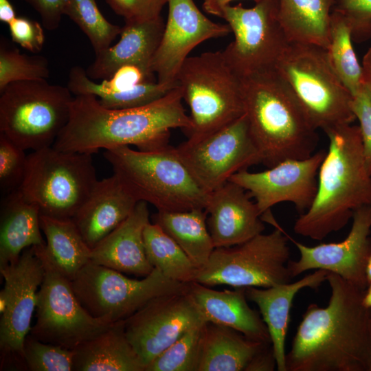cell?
<instances>
[{"mask_svg": "<svg viewBox=\"0 0 371 371\" xmlns=\"http://www.w3.org/2000/svg\"><path fill=\"white\" fill-rule=\"evenodd\" d=\"M331 295L325 307L311 304L302 315L286 371H371V308L364 291L328 272Z\"/></svg>", "mask_w": 371, "mask_h": 371, "instance_id": "6da1fadb", "label": "cell"}, {"mask_svg": "<svg viewBox=\"0 0 371 371\" xmlns=\"http://www.w3.org/2000/svg\"><path fill=\"white\" fill-rule=\"evenodd\" d=\"M178 85L161 98L144 106L108 109L91 95H75L69 122L53 147L57 150L93 154L100 149L135 146L153 151L169 146L170 130L191 128Z\"/></svg>", "mask_w": 371, "mask_h": 371, "instance_id": "7a4b0ae2", "label": "cell"}, {"mask_svg": "<svg viewBox=\"0 0 371 371\" xmlns=\"http://www.w3.org/2000/svg\"><path fill=\"white\" fill-rule=\"evenodd\" d=\"M326 134L328 148L318 171L316 196L293 227L295 233L317 240L344 227L356 209L371 206V176L359 126L346 124Z\"/></svg>", "mask_w": 371, "mask_h": 371, "instance_id": "3957f363", "label": "cell"}, {"mask_svg": "<svg viewBox=\"0 0 371 371\" xmlns=\"http://www.w3.org/2000/svg\"><path fill=\"white\" fill-rule=\"evenodd\" d=\"M241 80L245 113L261 164L268 168L315 153L317 130L276 69Z\"/></svg>", "mask_w": 371, "mask_h": 371, "instance_id": "277c9868", "label": "cell"}, {"mask_svg": "<svg viewBox=\"0 0 371 371\" xmlns=\"http://www.w3.org/2000/svg\"><path fill=\"white\" fill-rule=\"evenodd\" d=\"M104 156L136 199L157 211L205 210L208 204L210 193L196 181L175 147L142 151L124 146L105 150Z\"/></svg>", "mask_w": 371, "mask_h": 371, "instance_id": "5b68a950", "label": "cell"}, {"mask_svg": "<svg viewBox=\"0 0 371 371\" xmlns=\"http://www.w3.org/2000/svg\"><path fill=\"white\" fill-rule=\"evenodd\" d=\"M275 69L316 130L326 133L356 119L352 96L333 69L324 48L290 43Z\"/></svg>", "mask_w": 371, "mask_h": 371, "instance_id": "8992f818", "label": "cell"}, {"mask_svg": "<svg viewBox=\"0 0 371 371\" xmlns=\"http://www.w3.org/2000/svg\"><path fill=\"white\" fill-rule=\"evenodd\" d=\"M183 100L190 109L187 141L196 142L243 116L242 80L225 61L222 51L188 56L177 75Z\"/></svg>", "mask_w": 371, "mask_h": 371, "instance_id": "52a82bcc", "label": "cell"}, {"mask_svg": "<svg viewBox=\"0 0 371 371\" xmlns=\"http://www.w3.org/2000/svg\"><path fill=\"white\" fill-rule=\"evenodd\" d=\"M72 95L47 80L8 84L0 90V133L25 150L52 146L69 122Z\"/></svg>", "mask_w": 371, "mask_h": 371, "instance_id": "ba28073f", "label": "cell"}, {"mask_svg": "<svg viewBox=\"0 0 371 371\" xmlns=\"http://www.w3.org/2000/svg\"><path fill=\"white\" fill-rule=\"evenodd\" d=\"M98 181L92 154L50 146L27 155L26 173L20 190L38 207L41 215L71 220Z\"/></svg>", "mask_w": 371, "mask_h": 371, "instance_id": "9c48e42d", "label": "cell"}, {"mask_svg": "<svg viewBox=\"0 0 371 371\" xmlns=\"http://www.w3.org/2000/svg\"><path fill=\"white\" fill-rule=\"evenodd\" d=\"M269 234H260L229 247L215 248L195 282L208 286L268 288L291 282L290 236L277 223Z\"/></svg>", "mask_w": 371, "mask_h": 371, "instance_id": "30bf717a", "label": "cell"}, {"mask_svg": "<svg viewBox=\"0 0 371 371\" xmlns=\"http://www.w3.org/2000/svg\"><path fill=\"white\" fill-rule=\"evenodd\" d=\"M189 284L172 280L157 269L141 280L132 279L92 261L71 280L87 311L110 324L126 320L156 297L188 289Z\"/></svg>", "mask_w": 371, "mask_h": 371, "instance_id": "8fae6325", "label": "cell"}, {"mask_svg": "<svg viewBox=\"0 0 371 371\" xmlns=\"http://www.w3.org/2000/svg\"><path fill=\"white\" fill-rule=\"evenodd\" d=\"M234 39L222 51L241 79L276 69L290 41L279 19L278 0H260L250 8L230 4L223 10Z\"/></svg>", "mask_w": 371, "mask_h": 371, "instance_id": "7c38bea8", "label": "cell"}, {"mask_svg": "<svg viewBox=\"0 0 371 371\" xmlns=\"http://www.w3.org/2000/svg\"><path fill=\"white\" fill-rule=\"evenodd\" d=\"M45 245L35 246L45 273L37 293L36 321L29 334L43 342L74 350L111 324L95 319L82 306L71 281L45 256Z\"/></svg>", "mask_w": 371, "mask_h": 371, "instance_id": "4fadbf2b", "label": "cell"}, {"mask_svg": "<svg viewBox=\"0 0 371 371\" xmlns=\"http://www.w3.org/2000/svg\"><path fill=\"white\" fill-rule=\"evenodd\" d=\"M0 272L5 282L0 292V370H26L23 346L44 278L43 263L32 246Z\"/></svg>", "mask_w": 371, "mask_h": 371, "instance_id": "5bb4252c", "label": "cell"}, {"mask_svg": "<svg viewBox=\"0 0 371 371\" xmlns=\"http://www.w3.org/2000/svg\"><path fill=\"white\" fill-rule=\"evenodd\" d=\"M175 148L196 181L210 193L236 172L261 164L245 113L207 137Z\"/></svg>", "mask_w": 371, "mask_h": 371, "instance_id": "9a60e30c", "label": "cell"}, {"mask_svg": "<svg viewBox=\"0 0 371 371\" xmlns=\"http://www.w3.org/2000/svg\"><path fill=\"white\" fill-rule=\"evenodd\" d=\"M206 322L188 289L156 297L123 321L126 335L146 366L200 323Z\"/></svg>", "mask_w": 371, "mask_h": 371, "instance_id": "2e32d148", "label": "cell"}, {"mask_svg": "<svg viewBox=\"0 0 371 371\" xmlns=\"http://www.w3.org/2000/svg\"><path fill=\"white\" fill-rule=\"evenodd\" d=\"M326 150L322 149L302 159H287L262 172L247 169L232 176L236 183L254 198L261 216L271 207L292 203L300 214L312 205L317 190L318 171Z\"/></svg>", "mask_w": 371, "mask_h": 371, "instance_id": "e0dca14e", "label": "cell"}, {"mask_svg": "<svg viewBox=\"0 0 371 371\" xmlns=\"http://www.w3.org/2000/svg\"><path fill=\"white\" fill-rule=\"evenodd\" d=\"M352 218L348 236L338 243L309 247L290 237L300 252L297 260H289L288 263L291 277L311 269H323L365 291L368 285L366 268L371 251V206L356 209Z\"/></svg>", "mask_w": 371, "mask_h": 371, "instance_id": "ac0fdd59", "label": "cell"}, {"mask_svg": "<svg viewBox=\"0 0 371 371\" xmlns=\"http://www.w3.org/2000/svg\"><path fill=\"white\" fill-rule=\"evenodd\" d=\"M168 14L151 69L161 84L177 83L178 73L189 53L203 41L228 35V24L204 15L194 0H168Z\"/></svg>", "mask_w": 371, "mask_h": 371, "instance_id": "d6986e66", "label": "cell"}, {"mask_svg": "<svg viewBox=\"0 0 371 371\" xmlns=\"http://www.w3.org/2000/svg\"><path fill=\"white\" fill-rule=\"evenodd\" d=\"M251 197L229 180L210 193L205 210L215 248L240 245L263 232L265 224Z\"/></svg>", "mask_w": 371, "mask_h": 371, "instance_id": "ffe728a7", "label": "cell"}, {"mask_svg": "<svg viewBox=\"0 0 371 371\" xmlns=\"http://www.w3.org/2000/svg\"><path fill=\"white\" fill-rule=\"evenodd\" d=\"M164 27L161 16L142 21H126L119 41L95 54V60L86 69L87 76L93 80L109 79L117 69L128 65L155 75L151 62Z\"/></svg>", "mask_w": 371, "mask_h": 371, "instance_id": "44dd1931", "label": "cell"}, {"mask_svg": "<svg viewBox=\"0 0 371 371\" xmlns=\"http://www.w3.org/2000/svg\"><path fill=\"white\" fill-rule=\"evenodd\" d=\"M138 202L113 174L98 181L71 220L92 249L129 216Z\"/></svg>", "mask_w": 371, "mask_h": 371, "instance_id": "7402d4cb", "label": "cell"}, {"mask_svg": "<svg viewBox=\"0 0 371 371\" xmlns=\"http://www.w3.org/2000/svg\"><path fill=\"white\" fill-rule=\"evenodd\" d=\"M148 204L139 201L129 216L91 249V261L137 277L151 273L155 268L144 243V230L150 223Z\"/></svg>", "mask_w": 371, "mask_h": 371, "instance_id": "603a6c76", "label": "cell"}, {"mask_svg": "<svg viewBox=\"0 0 371 371\" xmlns=\"http://www.w3.org/2000/svg\"><path fill=\"white\" fill-rule=\"evenodd\" d=\"M214 290L196 282L189 292L205 320L234 329L249 339L271 344L267 327L259 313L247 302L245 288Z\"/></svg>", "mask_w": 371, "mask_h": 371, "instance_id": "cb8c5ba5", "label": "cell"}, {"mask_svg": "<svg viewBox=\"0 0 371 371\" xmlns=\"http://www.w3.org/2000/svg\"><path fill=\"white\" fill-rule=\"evenodd\" d=\"M328 272L317 269L294 282L262 289L245 288L247 300L258 306L267 327L278 371H286L285 342L290 322V312L295 295L304 288L317 289L326 281Z\"/></svg>", "mask_w": 371, "mask_h": 371, "instance_id": "d4e9b609", "label": "cell"}, {"mask_svg": "<svg viewBox=\"0 0 371 371\" xmlns=\"http://www.w3.org/2000/svg\"><path fill=\"white\" fill-rule=\"evenodd\" d=\"M38 207L21 190L3 195L0 208V268L15 262L32 246L45 244Z\"/></svg>", "mask_w": 371, "mask_h": 371, "instance_id": "484cf974", "label": "cell"}, {"mask_svg": "<svg viewBox=\"0 0 371 371\" xmlns=\"http://www.w3.org/2000/svg\"><path fill=\"white\" fill-rule=\"evenodd\" d=\"M270 344L249 339L231 328L205 322L196 371H246L254 357Z\"/></svg>", "mask_w": 371, "mask_h": 371, "instance_id": "4316f807", "label": "cell"}, {"mask_svg": "<svg viewBox=\"0 0 371 371\" xmlns=\"http://www.w3.org/2000/svg\"><path fill=\"white\" fill-rule=\"evenodd\" d=\"M74 351L73 371H145L126 335L123 321L111 324Z\"/></svg>", "mask_w": 371, "mask_h": 371, "instance_id": "83f0119b", "label": "cell"}, {"mask_svg": "<svg viewBox=\"0 0 371 371\" xmlns=\"http://www.w3.org/2000/svg\"><path fill=\"white\" fill-rule=\"evenodd\" d=\"M337 0H278L279 19L290 43L327 49L330 16Z\"/></svg>", "mask_w": 371, "mask_h": 371, "instance_id": "f1b7e54d", "label": "cell"}, {"mask_svg": "<svg viewBox=\"0 0 371 371\" xmlns=\"http://www.w3.org/2000/svg\"><path fill=\"white\" fill-rule=\"evenodd\" d=\"M207 216L205 209L177 212L157 211L153 216V223L179 245L199 270L207 263L215 249Z\"/></svg>", "mask_w": 371, "mask_h": 371, "instance_id": "f546056e", "label": "cell"}, {"mask_svg": "<svg viewBox=\"0 0 371 371\" xmlns=\"http://www.w3.org/2000/svg\"><path fill=\"white\" fill-rule=\"evenodd\" d=\"M41 227L46 240L43 249L53 265L71 281L91 261V249L72 220L41 215Z\"/></svg>", "mask_w": 371, "mask_h": 371, "instance_id": "4dcf8cb0", "label": "cell"}, {"mask_svg": "<svg viewBox=\"0 0 371 371\" xmlns=\"http://www.w3.org/2000/svg\"><path fill=\"white\" fill-rule=\"evenodd\" d=\"M144 243L148 260L155 269L177 282H195L199 269L160 226L148 223L144 230Z\"/></svg>", "mask_w": 371, "mask_h": 371, "instance_id": "1f68e13d", "label": "cell"}, {"mask_svg": "<svg viewBox=\"0 0 371 371\" xmlns=\"http://www.w3.org/2000/svg\"><path fill=\"white\" fill-rule=\"evenodd\" d=\"M352 41L351 28L346 17L341 12L333 9L326 52L337 76L354 96L363 89V75Z\"/></svg>", "mask_w": 371, "mask_h": 371, "instance_id": "d6a6232c", "label": "cell"}, {"mask_svg": "<svg viewBox=\"0 0 371 371\" xmlns=\"http://www.w3.org/2000/svg\"><path fill=\"white\" fill-rule=\"evenodd\" d=\"M63 15L67 16L87 36L95 54L111 46L122 28L101 13L96 0H65Z\"/></svg>", "mask_w": 371, "mask_h": 371, "instance_id": "836d02e7", "label": "cell"}, {"mask_svg": "<svg viewBox=\"0 0 371 371\" xmlns=\"http://www.w3.org/2000/svg\"><path fill=\"white\" fill-rule=\"evenodd\" d=\"M49 76V65L46 57L22 54L3 36L1 37L0 90L13 82L47 80Z\"/></svg>", "mask_w": 371, "mask_h": 371, "instance_id": "e575fe53", "label": "cell"}, {"mask_svg": "<svg viewBox=\"0 0 371 371\" xmlns=\"http://www.w3.org/2000/svg\"><path fill=\"white\" fill-rule=\"evenodd\" d=\"M205 322L189 330L164 350L146 366L145 371H196Z\"/></svg>", "mask_w": 371, "mask_h": 371, "instance_id": "d590c367", "label": "cell"}, {"mask_svg": "<svg viewBox=\"0 0 371 371\" xmlns=\"http://www.w3.org/2000/svg\"><path fill=\"white\" fill-rule=\"evenodd\" d=\"M25 370L73 371L74 350L43 342L28 334L23 342Z\"/></svg>", "mask_w": 371, "mask_h": 371, "instance_id": "8d00e7d4", "label": "cell"}, {"mask_svg": "<svg viewBox=\"0 0 371 371\" xmlns=\"http://www.w3.org/2000/svg\"><path fill=\"white\" fill-rule=\"evenodd\" d=\"M25 151L0 133V189L3 195L20 189L27 166Z\"/></svg>", "mask_w": 371, "mask_h": 371, "instance_id": "74e56055", "label": "cell"}, {"mask_svg": "<svg viewBox=\"0 0 371 371\" xmlns=\"http://www.w3.org/2000/svg\"><path fill=\"white\" fill-rule=\"evenodd\" d=\"M333 9L346 17L355 42L371 38V0H337Z\"/></svg>", "mask_w": 371, "mask_h": 371, "instance_id": "f35d334b", "label": "cell"}, {"mask_svg": "<svg viewBox=\"0 0 371 371\" xmlns=\"http://www.w3.org/2000/svg\"><path fill=\"white\" fill-rule=\"evenodd\" d=\"M106 3L126 21H142L161 16L168 0H106Z\"/></svg>", "mask_w": 371, "mask_h": 371, "instance_id": "ab89813d", "label": "cell"}, {"mask_svg": "<svg viewBox=\"0 0 371 371\" xmlns=\"http://www.w3.org/2000/svg\"><path fill=\"white\" fill-rule=\"evenodd\" d=\"M14 43L32 53H39L45 43L43 26L38 21L24 16H16L8 24Z\"/></svg>", "mask_w": 371, "mask_h": 371, "instance_id": "60d3db41", "label": "cell"}, {"mask_svg": "<svg viewBox=\"0 0 371 371\" xmlns=\"http://www.w3.org/2000/svg\"><path fill=\"white\" fill-rule=\"evenodd\" d=\"M352 108L359 120L366 170L371 176V100L364 88L352 96Z\"/></svg>", "mask_w": 371, "mask_h": 371, "instance_id": "b9f144b4", "label": "cell"}, {"mask_svg": "<svg viewBox=\"0 0 371 371\" xmlns=\"http://www.w3.org/2000/svg\"><path fill=\"white\" fill-rule=\"evenodd\" d=\"M21 1L28 3L38 12L45 29L53 31L59 27L65 0Z\"/></svg>", "mask_w": 371, "mask_h": 371, "instance_id": "7bdbcfd3", "label": "cell"}, {"mask_svg": "<svg viewBox=\"0 0 371 371\" xmlns=\"http://www.w3.org/2000/svg\"><path fill=\"white\" fill-rule=\"evenodd\" d=\"M276 367L271 344L266 346L252 359L246 371H273Z\"/></svg>", "mask_w": 371, "mask_h": 371, "instance_id": "ee69618b", "label": "cell"}, {"mask_svg": "<svg viewBox=\"0 0 371 371\" xmlns=\"http://www.w3.org/2000/svg\"><path fill=\"white\" fill-rule=\"evenodd\" d=\"M234 0H203V9L210 14L221 18L223 10L225 6ZM256 3L260 0H254Z\"/></svg>", "mask_w": 371, "mask_h": 371, "instance_id": "f6af8a7d", "label": "cell"}, {"mask_svg": "<svg viewBox=\"0 0 371 371\" xmlns=\"http://www.w3.org/2000/svg\"><path fill=\"white\" fill-rule=\"evenodd\" d=\"M363 86L371 100V47L363 56L362 62Z\"/></svg>", "mask_w": 371, "mask_h": 371, "instance_id": "bcb514c9", "label": "cell"}, {"mask_svg": "<svg viewBox=\"0 0 371 371\" xmlns=\"http://www.w3.org/2000/svg\"><path fill=\"white\" fill-rule=\"evenodd\" d=\"M16 18V12L10 1L0 0V21L8 25Z\"/></svg>", "mask_w": 371, "mask_h": 371, "instance_id": "7dc6e473", "label": "cell"}, {"mask_svg": "<svg viewBox=\"0 0 371 371\" xmlns=\"http://www.w3.org/2000/svg\"><path fill=\"white\" fill-rule=\"evenodd\" d=\"M363 305L368 308H371V282H370L364 291L363 296Z\"/></svg>", "mask_w": 371, "mask_h": 371, "instance_id": "c3c4849f", "label": "cell"}, {"mask_svg": "<svg viewBox=\"0 0 371 371\" xmlns=\"http://www.w3.org/2000/svg\"><path fill=\"white\" fill-rule=\"evenodd\" d=\"M366 275L368 284L371 282V251L370 253L366 268Z\"/></svg>", "mask_w": 371, "mask_h": 371, "instance_id": "681fc988", "label": "cell"}]
</instances>
